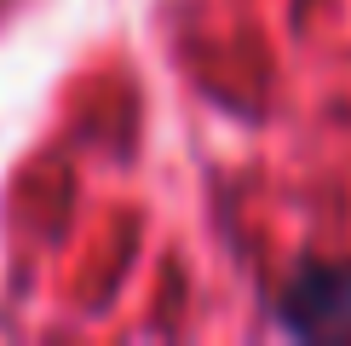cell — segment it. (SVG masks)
<instances>
[{
  "label": "cell",
  "instance_id": "cell-1",
  "mask_svg": "<svg viewBox=\"0 0 351 346\" xmlns=\"http://www.w3.org/2000/svg\"><path fill=\"white\" fill-rule=\"evenodd\" d=\"M282 317L300 335H351V271H305L288 288Z\"/></svg>",
  "mask_w": 351,
  "mask_h": 346
}]
</instances>
